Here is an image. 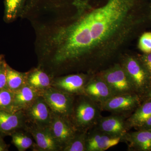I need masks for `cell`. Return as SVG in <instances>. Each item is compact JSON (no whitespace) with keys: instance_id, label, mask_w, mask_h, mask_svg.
<instances>
[{"instance_id":"6","label":"cell","mask_w":151,"mask_h":151,"mask_svg":"<svg viewBox=\"0 0 151 151\" xmlns=\"http://www.w3.org/2000/svg\"><path fill=\"white\" fill-rule=\"evenodd\" d=\"M99 76L106 81L115 95L135 93L131 80L122 65L116 64Z\"/></svg>"},{"instance_id":"2","label":"cell","mask_w":151,"mask_h":151,"mask_svg":"<svg viewBox=\"0 0 151 151\" xmlns=\"http://www.w3.org/2000/svg\"><path fill=\"white\" fill-rule=\"evenodd\" d=\"M101 111L99 104L86 95H76L69 119L77 129L89 131L97 124Z\"/></svg>"},{"instance_id":"23","label":"cell","mask_w":151,"mask_h":151,"mask_svg":"<svg viewBox=\"0 0 151 151\" xmlns=\"http://www.w3.org/2000/svg\"><path fill=\"white\" fill-rule=\"evenodd\" d=\"M14 92L9 89H0V110L14 112Z\"/></svg>"},{"instance_id":"8","label":"cell","mask_w":151,"mask_h":151,"mask_svg":"<svg viewBox=\"0 0 151 151\" xmlns=\"http://www.w3.org/2000/svg\"><path fill=\"white\" fill-rule=\"evenodd\" d=\"M49 128L62 151L78 130L69 118L53 113Z\"/></svg>"},{"instance_id":"27","label":"cell","mask_w":151,"mask_h":151,"mask_svg":"<svg viewBox=\"0 0 151 151\" xmlns=\"http://www.w3.org/2000/svg\"><path fill=\"white\" fill-rule=\"evenodd\" d=\"M141 99L142 102L145 100H151V81L146 92L141 97Z\"/></svg>"},{"instance_id":"19","label":"cell","mask_w":151,"mask_h":151,"mask_svg":"<svg viewBox=\"0 0 151 151\" xmlns=\"http://www.w3.org/2000/svg\"><path fill=\"white\" fill-rule=\"evenodd\" d=\"M6 79L8 88L14 93L27 84L26 72L14 70L8 64L6 66Z\"/></svg>"},{"instance_id":"24","label":"cell","mask_w":151,"mask_h":151,"mask_svg":"<svg viewBox=\"0 0 151 151\" xmlns=\"http://www.w3.org/2000/svg\"><path fill=\"white\" fill-rule=\"evenodd\" d=\"M138 47L146 54L151 53V32H145L142 35L139 40Z\"/></svg>"},{"instance_id":"26","label":"cell","mask_w":151,"mask_h":151,"mask_svg":"<svg viewBox=\"0 0 151 151\" xmlns=\"http://www.w3.org/2000/svg\"><path fill=\"white\" fill-rule=\"evenodd\" d=\"M151 78V53H145L139 58Z\"/></svg>"},{"instance_id":"14","label":"cell","mask_w":151,"mask_h":151,"mask_svg":"<svg viewBox=\"0 0 151 151\" xmlns=\"http://www.w3.org/2000/svg\"><path fill=\"white\" fill-rule=\"evenodd\" d=\"M84 95L99 105L115 95L108 84L100 76L89 78L84 88Z\"/></svg>"},{"instance_id":"20","label":"cell","mask_w":151,"mask_h":151,"mask_svg":"<svg viewBox=\"0 0 151 151\" xmlns=\"http://www.w3.org/2000/svg\"><path fill=\"white\" fill-rule=\"evenodd\" d=\"M10 137L12 138V144L19 151H25L28 149H32L34 145L33 138L26 129L14 132Z\"/></svg>"},{"instance_id":"25","label":"cell","mask_w":151,"mask_h":151,"mask_svg":"<svg viewBox=\"0 0 151 151\" xmlns=\"http://www.w3.org/2000/svg\"><path fill=\"white\" fill-rule=\"evenodd\" d=\"M7 64L5 59L0 62V89H8L7 86Z\"/></svg>"},{"instance_id":"29","label":"cell","mask_w":151,"mask_h":151,"mask_svg":"<svg viewBox=\"0 0 151 151\" xmlns=\"http://www.w3.org/2000/svg\"><path fill=\"white\" fill-rule=\"evenodd\" d=\"M151 129V116L137 129Z\"/></svg>"},{"instance_id":"16","label":"cell","mask_w":151,"mask_h":151,"mask_svg":"<svg viewBox=\"0 0 151 151\" xmlns=\"http://www.w3.org/2000/svg\"><path fill=\"white\" fill-rule=\"evenodd\" d=\"M26 75L27 84L40 93L52 86L53 77L38 65L26 72Z\"/></svg>"},{"instance_id":"15","label":"cell","mask_w":151,"mask_h":151,"mask_svg":"<svg viewBox=\"0 0 151 151\" xmlns=\"http://www.w3.org/2000/svg\"><path fill=\"white\" fill-rule=\"evenodd\" d=\"M122 141L127 143L130 150L151 151V129L128 132Z\"/></svg>"},{"instance_id":"22","label":"cell","mask_w":151,"mask_h":151,"mask_svg":"<svg viewBox=\"0 0 151 151\" xmlns=\"http://www.w3.org/2000/svg\"><path fill=\"white\" fill-rule=\"evenodd\" d=\"M88 131L78 130L73 137L63 147L62 151H86Z\"/></svg>"},{"instance_id":"17","label":"cell","mask_w":151,"mask_h":151,"mask_svg":"<svg viewBox=\"0 0 151 151\" xmlns=\"http://www.w3.org/2000/svg\"><path fill=\"white\" fill-rule=\"evenodd\" d=\"M40 95V92L28 84H26L14 93V112L25 110Z\"/></svg>"},{"instance_id":"11","label":"cell","mask_w":151,"mask_h":151,"mask_svg":"<svg viewBox=\"0 0 151 151\" xmlns=\"http://www.w3.org/2000/svg\"><path fill=\"white\" fill-rule=\"evenodd\" d=\"M94 127L111 137L121 138L122 140L129 131L125 116L118 114L107 117L101 116Z\"/></svg>"},{"instance_id":"18","label":"cell","mask_w":151,"mask_h":151,"mask_svg":"<svg viewBox=\"0 0 151 151\" xmlns=\"http://www.w3.org/2000/svg\"><path fill=\"white\" fill-rule=\"evenodd\" d=\"M151 116V100L143 101L132 115L126 119L128 130L134 128L137 129Z\"/></svg>"},{"instance_id":"12","label":"cell","mask_w":151,"mask_h":151,"mask_svg":"<svg viewBox=\"0 0 151 151\" xmlns=\"http://www.w3.org/2000/svg\"><path fill=\"white\" fill-rule=\"evenodd\" d=\"M27 125V122L22 111L9 112L0 110V135L4 137L25 129Z\"/></svg>"},{"instance_id":"1","label":"cell","mask_w":151,"mask_h":151,"mask_svg":"<svg viewBox=\"0 0 151 151\" xmlns=\"http://www.w3.org/2000/svg\"><path fill=\"white\" fill-rule=\"evenodd\" d=\"M134 0H108L104 5L79 11L68 29L79 60L108 58L128 40L138 20Z\"/></svg>"},{"instance_id":"4","label":"cell","mask_w":151,"mask_h":151,"mask_svg":"<svg viewBox=\"0 0 151 151\" xmlns=\"http://www.w3.org/2000/svg\"><path fill=\"white\" fill-rule=\"evenodd\" d=\"M52 113L70 118L75 96L54 88L49 87L40 93Z\"/></svg>"},{"instance_id":"7","label":"cell","mask_w":151,"mask_h":151,"mask_svg":"<svg viewBox=\"0 0 151 151\" xmlns=\"http://www.w3.org/2000/svg\"><path fill=\"white\" fill-rule=\"evenodd\" d=\"M89 78L83 73L60 76L53 77L52 86L73 96L82 95Z\"/></svg>"},{"instance_id":"28","label":"cell","mask_w":151,"mask_h":151,"mask_svg":"<svg viewBox=\"0 0 151 151\" xmlns=\"http://www.w3.org/2000/svg\"><path fill=\"white\" fill-rule=\"evenodd\" d=\"M10 146L4 141V137L0 135V151H8Z\"/></svg>"},{"instance_id":"3","label":"cell","mask_w":151,"mask_h":151,"mask_svg":"<svg viewBox=\"0 0 151 151\" xmlns=\"http://www.w3.org/2000/svg\"><path fill=\"white\" fill-rule=\"evenodd\" d=\"M129 76L135 93L140 97L146 92L151 78L139 58L129 56L124 60L122 65Z\"/></svg>"},{"instance_id":"31","label":"cell","mask_w":151,"mask_h":151,"mask_svg":"<svg viewBox=\"0 0 151 151\" xmlns=\"http://www.w3.org/2000/svg\"></svg>"},{"instance_id":"9","label":"cell","mask_w":151,"mask_h":151,"mask_svg":"<svg viewBox=\"0 0 151 151\" xmlns=\"http://www.w3.org/2000/svg\"><path fill=\"white\" fill-rule=\"evenodd\" d=\"M26 129L34 140L33 151H62L48 127H42L27 123Z\"/></svg>"},{"instance_id":"13","label":"cell","mask_w":151,"mask_h":151,"mask_svg":"<svg viewBox=\"0 0 151 151\" xmlns=\"http://www.w3.org/2000/svg\"><path fill=\"white\" fill-rule=\"evenodd\" d=\"M120 142L121 138L111 137L94 127L87 132L86 151H105Z\"/></svg>"},{"instance_id":"21","label":"cell","mask_w":151,"mask_h":151,"mask_svg":"<svg viewBox=\"0 0 151 151\" xmlns=\"http://www.w3.org/2000/svg\"><path fill=\"white\" fill-rule=\"evenodd\" d=\"M24 1V0H5L4 19L6 22H12L22 15Z\"/></svg>"},{"instance_id":"5","label":"cell","mask_w":151,"mask_h":151,"mask_svg":"<svg viewBox=\"0 0 151 151\" xmlns=\"http://www.w3.org/2000/svg\"><path fill=\"white\" fill-rule=\"evenodd\" d=\"M142 102L140 96L133 92L114 95L99 105L101 110L125 116L134 112Z\"/></svg>"},{"instance_id":"10","label":"cell","mask_w":151,"mask_h":151,"mask_svg":"<svg viewBox=\"0 0 151 151\" xmlns=\"http://www.w3.org/2000/svg\"><path fill=\"white\" fill-rule=\"evenodd\" d=\"M23 111L27 123L40 127H48L51 123L52 111L41 95Z\"/></svg>"},{"instance_id":"30","label":"cell","mask_w":151,"mask_h":151,"mask_svg":"<svg viewBox=\"0 0 151 151\" xmlns=\"http://www.w3.org/2000/svg\"><path fill=\"white\" fill-rule=\"evenodd\" d=\"M4 59H5L4 56L3 55L0 54V62Z\"/></svg>"}]
</instances>
